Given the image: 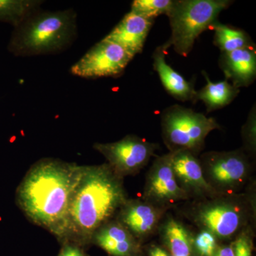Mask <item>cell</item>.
Instances as JSON below:
<instances>
[{"mask_svg":"<svg viewBox=\"0 0 256 256\" xmlns=\"http://www.w3.org/2000/svg\"><path fill=\"white\" fill-rule=\"evenodd\" d=\"M62 245V248L57 256H90L86 252L84 248L73 242H66Z\"/></svg>","mask_w":256,"mask_h":256,"instance_id":"d4e9b609","label":"cell"},{"mask_svg":"<svg viewBox=\"0 0 256 256\" xmlns=\"http://www.w3.org/2000/svg\"><path fill=\"white\" fill-rule=\"evenodd\" d=\"M229 0H176L168 14L171 26L170 40L162 45L166 50L172 46L178 55L186 56L204 32L213 26Z\"/></svg>","mask_w":256,"mask_h":256,"instance_id":"5b68a950","label":"cell"},{"mask_svg":"<svg viewBox=\"0 0 256 256\" xmlns=\"http://www.w3.org/2000/svg\"><path fill=\"white\" fill-rule=\"evenodd\" d=\"M213 256H234L232 244H218Z\"/></svg>","mask_w":256,"mask_h":256,"instance_id":"4316f807","label":"cell"},{"mask_svg":"<svg viewBox=\"0 0 256 256\" xmlns=\"http://www.w3.org/2000/svg\"><path fill=\"white\" fill-rule=\"evenodd\" d=\"M92 244L110 256H144V254L143 244L114 218L96 230Z\"/></svg>","mask_w":256,"mask_h":256,"instance_id":"4fadbf2b","label":"cell"},{"mask_svg":"<svg viewBox=\"0 0 256 256\" xmlns=\"http://www.w3.org/2000/svg\"><path fill=\"white\" fill-rule=\"evenodd\" d=\"M220 129L213 118L178 105L168 108L162 114V132L170 152L188 151L198 156L210 132Z\"/></svg>","mask_w":256,"mask_h":256,"instance_id":"8992f818","label":"cell"},{"mask_svg":"<svg viewBox=\"0 0 256 256\" xmlns=\"http://www.w3.org/2000/svg\"><path fill=\"white\" fill-rule=\"evenodd\" d=\"M256 106L252 107L246 122L242 130L244 148H242L249 156L254 158L256 152Z\"/></svg>","mask_w":256,"mask_h":256,"instance_id":"7402d4cb","label":"cell"},{"mask_svg":"<svg viewBox=\"0 0 256 256\" xmlns=\"http://www.w3.org/2000/svg\"><path fill=\"white\" fill-rule=\"evenodd\" d=\"M43 2L40 0H0V22L16 28L40 9Z\"/></svg>","mask_w":256,"mask_h":256,"instance_id":"d6986e66","label":"cell"},{"mask_svg":"<svg viewBox=\"0 0 256 256\" xmlns=\"http://www.w3.org/2000/svg\"><path fill=\"white\" fill-rule=\"evenodd\" d=\"M173 3V0H134L130 11L142 18L154 20L160 15L168 16Z\"/></svg>","mask_w":256,"mask_h":256,"instance_id":"44dd1931","label":"cell"},{"mask_svg":"<svg viewBox=\"0 0 256 256\" xmlns=\"http://www.w3.org/2000/svg\"><path fill=\"white\" fill-rule=\"evenodd\" d=\"M162 246L170 256H197L194 248V234L182 220L166 214L158 228Z\"/></svg>","mask_w":256,"mask_h":256,"instance_id":"2e32d148","label":"cell"},{"mask_svg":"<svg viewBox=\"0 0 256 256\" xmlns=\"http://www.w3.org/2000/svg\"><path fill=\"white\" fill-rule=\"evenodd\" d=\"M220 68L227 80L237 88L248 87L256 76V50L254 44L229 53L222 54Z\"/></svg>","mask_w":256,"mask_h":256,"instance_id":"9a60e30c","label":"cell"},{"mask_svg":"<svg viewBox=\"0 0 256 256\" xmlns=\"http://www.w3.org/2000/svg\"><path fill=\"white\" fill-rule=\"evenodd\" d=\"M141 198H130L120 208L116 218L141 244L158 233L162 220L168 212Z\"/></svg>","mask_w":256,"mask_h":256,"instance_id":"8fae6325","label":"cell"},{"mask_svg":"<svg viewBox=\"0 0 256 256\" xmlns=\"http://www.w3.org/2000/svg\"><path fill=\"white\" fill-rule=\"evenodd\" d=\"M255 227L249 226L244 229L230 242L234 256H252Z\"/></svg>","mask_w":256,"mask_h":256,"instance_id":"cb8c5ba5","label":"cell"},{"mask_svg":"<svg viewBox=\"0 0 256 256\" xmlns=\"http://www.w3.org/2000/svg\"><path fill=\"white\" fill-rule=\"evenodd\" d=\"M80 166L54 158L34 163L18 185L16 204L25 216L62 242Z\"/></svg>","mask_w":256,"mask_h":256,"instance_id":"7a4b0ae2","label":"cell"},{"mask_svg":"<svg viewBox=\"0 0 256 256\" xmlns=\"http://www.w3.org/2000/svg\"><path fill=\"white\" fill-rule=\"evenodd\" d=\"M153 21L130 11L104 38L118 44L134 56L142 52Z\"/></svg>","mask_w":256,"mask_h":256,"instance_id":"5bb4252c","label":"cell"},{"mask_svg":"<svg viewBox=\"0 0 256 256\" xmlns=\"http://www.w3.org/2000/svg\"><path fill=\"white\" fill-rule=\"evenodd\" d=\"M120 178L108 163L80 166L69 204L60 244L92 245L98 229L114 220L129 197Z\"/></svg>","mask_w":256,"mask_h":256,"instance_id":"6da1fadb","label":"cell"},{"mask_svg":"<svg viewBox=\"0 0 256 256\" xmlns=\"http://www.w3.org/2000/svg\"><path fill=\"white\" fill-rule=\"evenodd\" d=\"M92 146L105 156L114 174L124 178L138 174L148 164L159 144L128 134L117 142L95 143Z\"/></svg>","mask_w":256,"mask_h":256,"instance_id":"ba28073f","label":"cell"},{"mask_svg":"<svg viewBox=\"0 0 256 256\" xmlns=\"http://www.w3.org/2000/svg\"><path fill=\"white\" fill-rule=\"evenodd\" d=\"M133 58L118 44L104 38L72 66L70 72L84 78L118 76Z\"/></svg>","mask_w":256,"mask_h":256,"instance_id":"9c48e42d","label":"cell"},{"mask_svg":"<svg viewBox=\"0 0 256 256\" xmlns=\"http://www.w3.org/2000/svg\"><path fill=\"white\" fill-rule=\"evenodd\" d=\"M173 152L156 156L146 173L142 198L169 210L190 198L178 186L172 168Z\"/></svg>","mask_w":256,"mask_h":256,"instance_id":"30bf717a","label":"cell"},{"mask_svg":"<svg viewBox=\"0 0 256 256\" xmlns=\"http://www.w3.org/2000/svg\"><path fill=\"white\" fill-rule=\"evenodd\" d=\"M172 168L178 186L190 201L218 196L205 180L198 156L188 151L173 152Z\"/></svg>","mask_w":256,"mask_h":256,"instance_id":"7c38bea8","label":"cell"},{"mask_svg":"<svg viewBox=\"0 0 256 256\" xmlns=\"http://www.w3.org/2000/svg\"><path fill=\"white\" fill-rule=\"evenodd\" d=\"M165 55L166 52L161 46L158 47L153 54V67L163 86L178 100L194 102L196 90L193 84L166 64Z\"/></svg>","mask_w":256,"mask_h":256,"instance_id":"e0dca14e","label":"cell"},{"mask_svg":"<svg viewBox=\"0 0 256 256\" xmlns=\"http://www.w3.org/2000/svg\"><path fill=\"white\" fill-rule=\"evenodd\" d=\"M146 252L148 256H170L164 248L159 244H150L146 248Z\"/></svg>","mask_w":256,"mask_h":256,"instance_id":"484cf974","label":"cell"},{"mask_svg":"<svg viewBox=\"0 0 256 256\" xmlns=\"http://www.w3.org/2000/svg\"><path fill=\"white\" fill-rule=\"evenodd\" d=\"M214 30V44L222 54L229 53L252 44V40L245 32L216 22L212 26Z\"/></svg>","mask_w":256,"mask_h":256,"instance_id":"ffe728a7","label":"cell"},{"mask_svg":"<svg viewBox=\"0 0 256 256\" xmlns=\"http://www.w3.org/2000/svg\"><path fill=\"white\" fill-rule=\"evenodd\" d=\"M256 180L242 193L186 202L183 215L198 230L213 234L218 242H232L242 230L255 227Z\"/></svg>","mask_w":256,"mask_h":256,"instance_id":"3957f363","label":"cell"},{"mask_svg":"<svg viewBox=\"0 0 256 256\" xmlns=\"http://www.w3.org/2000/svg\"><path fill=\"white\" fill-rule=\"evenodd\" d=\"M77 32L74 10L52 12L40 8L14 28L8 50L16 56L60 53L74 43Z\"/></svg>","mask_w":256,"mask_h":256,"instance_id":"277c9868","label":"cell"},{"mask_svg":"<svg viewBox=\"0 0 256 256\" xmlns=\"http://www.w3.org/2000/svg\"><path fill=\"white\" fill-rule=\"evenodd\" d=\"M198 159L205 180L220 196L242 193L254 180V165L242 149L207 152Z\"/></svg>","mask_w":256,"mask_h":256,"instance_id":"52a82bcc","label":"cell"},{"mask_svg":"<svg viewBox=\"0 0 256 256\" xmlns=\"http://www.w3.org/2000/svg\"><path fill=\"white\" fill-rule=\"evenodd\" d=\"M206 84L196 92L194 102L201 100L206 106L207 112H210L228 106L238 96L240 90L234 87L226 79L222 82H210L207 74L203 72Z\"/></svg>","mask_w":256,"mask_h":256,"instance_id":"ac0fdd59","label":"cell"},{"mask_svg":"<svg viewBox=\"0 0 256 256\" xmlns=\"http://www.w3.org/2000/svg\"><path fill=\"white\" fill-rule=\"evenodd\" d=\"M220 242L206 230H198L194 234V248L197 256H213Z\"/></svg>","mask_w":256,"mask_h":256,"instance_id":"603a6c76","label":"cell"}]
</instances>
